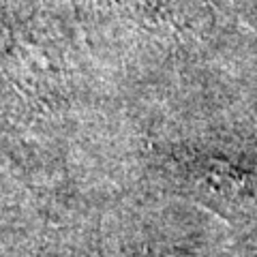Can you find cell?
<instances>
[{"mask_svg": "<svg viewBox=\"0 0 257 257\" xmlns=\"http://www.w3.org/2000/svg\"><path fill=\"white\" fill-rule=\"evenodd\" d=\"M197 172L202 182L219 197L225 199H238L246 195L257 197L253 174L246 167H240L229 159H221V157L199 159Z\"/></svg>", "mask_w": 257, "mask_h": 257, "instance_id": "1", "label": "cell"}]
</instances>
